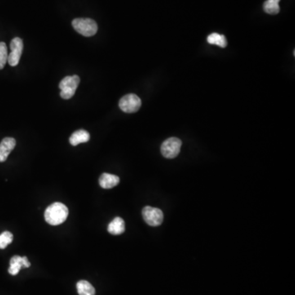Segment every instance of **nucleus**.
I'll list each match as a JSON object with an SVG mask.
<instances>
[{"mask_svg":"<svg viewBox=\"0 0 295 295\" xmlns=\"http://www.w3.org/2000/svg\"><path fill=\"white\" fill-rule=\"evenodd\" d=\"M31 266L27 257H20L18 255L14 256L10 260V266L9 268V274L12 275H18L23 267H29Z\"/></svg>","mask_w":295,"mask_h":295,"instance_id":"6e6552de","label":"nucleus"},{"mask_svg":"<svg viewBox=\"0 0 295 295\" xmlns=\"http://www.w3.org/2000/svg\"><path fill=\"white\" fill-rule=\"evenodd\" d=\"M72 24L76 32L86 37L94 36L98 32V25L90 18H76Z\"/></svg>","mask_w":295,"mask_h":295,"instance_id":"f03ea898","label":"nucleus"},{"mask_svg":"<svg viewBox=\"0 0 295 295\" xmlns=\"http://www.w3.org/2000/svg\"><path fill=\"white\" fill-rule=\"evenodd\" d=\"M8 48L6 44L0 42V70L3 69L8 62Z\"/></svg>","mask_w":295,"mask_h":295,"instance_id":"f3484780","label":"nucleus"},{"mask_svg":"<svg viewBox=\"0 0 295 295\" xmlns=\"http://www.w3.org/2000/svg\"><path fill=\"white\" fill-rule=\"evenodd\" d=\"M142 215L146 223L151 226H160L164 221V213L159 208L147 206L143 208Z\"/></svg>","mask_w":295,"mask_h":295,"instance_id":"423d86ee","label":"nucleus"},{"mask_svg":"<svg viewBox=\"0 0 295 295\" xmlns=\"http://www.w3.org/2000/svg\"><path fill=\"white\" fill-rule=\"evenodd\" d=\"M208 42L211 45H217L221 48L226 47L227 45V41L226 39L223 35H220V34L213 33L208 36Z\"/></svg>","mask_w":295,"mask_h":295,"instance_id":"4468645a","label":"nucleus"},{"mask_svg":"<svg viewBox=\"0 0 295 295\" xmlns=\"http://www.w3.org/2000/svg\"><path fill=\"white\" fill-rule=\"evenodd\" d=\"M76 288L79 295H95V289L90 282L80 280L76 284Z\"/></svg>","mask_w":295,"mask_h":295,"instance_id":"ddd939ff","label":"nucleus"},{"mask_svg":"<svg viewBox=\"0 0 295 295\" xmlns=\"http://www.w3.org/2000/svg\"><path fill=\"white\" fill-rule=\"evenodd\" d=\"M125 229V221L121 217H116L107 226V231L113 235H121Z\"/></svg>","mask_w":295,"mask_h":295,"instance_id":"9b49d317","label":"nucleus"},{"mask_svg":"<svg viewBox=\"0 0 295 295\" xmlns=\"http://www.w3.org/2000/svg\"><path fill=\"white\" fill-rule=\"evenodd\" d=\"M14 239V235L9 231H5L0 235V248L5 249L9 244H11Z\"/></svg>","mask_w":295,"mask_h":295,"instance_id":"dca6fc26","label":"nucleus"},{"mask_svg":"<svg viewBox=\"0 0 295 295\" xmlns=\"http://www.w3.org/2000/svg\"><path fill=\"white\" fill-rule=\"evenodd\" d=\"M264 11L270 15L279 14V6L278 3L273 2L271 0H266L263 5Z\"/></svg>","mask_w":295,"mask_h":295,"instance_id":"2eb2a0df","label":"nucleus"},{"mask_svg":"<svg viewBox=\"0 0 295 295\" xmlns=\"http://www.w3.org/2000/svg\"><path fill=\"white\" fill-rule=\"evenodd\" d=\"M271 1H273V2L278 3V4H279V2L280 1V0H271Z\"/></svg>","mask_w":295,"mask_h":295,"instance_id":"a211bd4d","label":"nucleus"},{"mask_svg":"<svg viewBox=\"0 0 295 295\" xmlns=\"http://www.w3.org/2000/svg\"><path fill=\"white\" fill-rule=\"evenodd\" d=\"M182 142L177 137H171L166 139L161 146L162 155L167 159H175L178 156L181 151Z\"/></svg>","mask_w":295,"mask_h":295,"instance_id":"20e7f679","label":"nucleus"},{"mask_svg":"<svg viewBox=\"0 0 295 295\" xmlns=\"http://www.w3.org/2000/svg\"><path fill=\"white\" fill-rule=\"evenodd\" d=\"M81 79L78 76H66L61 81L59 84L60 88V95L63 99H70L74 96L76 89L78 87Z\"/></svg>","mask_w":295,"mask_h":295,"instance_id":"7ed1b4c3","label":"nucleus"},{"mask_svg":"<svg viewBox=\"0 0 295 295\" xmlns=\"http://www.w3.org/2000/svg\"><path fill=\"white\" fill-rule=\"evenodd\" d=\"M119 107L121 111L126 113L136 112L140 108L141 99L136 94H126L119 101Z\"/></svg>","mask_w":295,"mask_h":295,"instance_id":"39448f33","label":"nucleus"},{"mask_svg":"<svg viewBox=\"0 0 295 295\" xmlns=\"http://www.w3.org/2000/svg\"><path fill=\"white\" fill-rule=\"evenodd\" d=\"M90 135L89 132L85 130H76L71 135L69 142L72 146H76L80 143H86L90 140Z\"/></svg>","mask_w":295,"mask_h":295,"instance_id":"f8f14e48","label":"nucleus"},{"mask_svg":"<svg viewBox=\"0 0 295 295\" xmlns=\"http://www.w3.org/2000/svg\"><path fill=\"white\" fill-rule=\"evenodd\" d=\"M16 146V140L12 137H6L0 143V163L6 161L10 153Z\"/></svg>","mask_w":295,"mask_h":295,"instance_id":"1a4fd4ad","label":"nucleus"},{"mask_svg":"<svg viewBox=\"0 0 295 295\" xmlns=\"http://www.w3.org/2000/svg\"><path fill=\"white\" fill-rule=\"evenodd\" d=\"M10 49H11V53L8 57V63L12 67H16L20 62L21 56L23 54V40L18 37L14 38L10 43Z\"/></svg>","mask_w":295,"mask_h":295,"instance_id":"0eeeda50","label":"nucleus"},{"mask_svg":"<svg viewBox=\"0 0 295 295\" xmlns=\"http://www.w3.org/2000/svg\"><path fill=\"white\" fill-rule=\"evenodd\" d=\"M68 217V208L62 203H54L49 206L45 213V221L52 226L63 223Z\"/></svg>","mask_w":295,"mask_h":295,"instance_id":"f257e3e1","label":"nucleus"},{"mask_svg":"<svg viewBox=\"0 0 295 295\" xmlns=\"http://www.w3.org/2000/svg\"><path fill=\"white\" fill-rule=\"evenodd\" d=\"M120 178L115 175L103 173L99 177V185L101 187L105 190L112 189L118 185Z\"/></svg>","mask_w":295,"mask_h":295,"instance_id":"9d476101","label":"nucleus"}]
</instances>
